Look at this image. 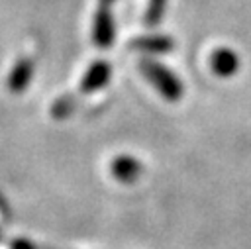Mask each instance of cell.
<instances>
[{"label": "cell", "mask_w": 251, "mask_h": 249, "mask_svg": "<svg viewBox=\"0 0 251 249\" xmlns=\"http://www.w3.org/2000/svg\"><path fill=\"white\" fill-rule=\"evenodd\" d=\"M139 69L143 73V76L155 86V90L165 98V100H171V102H176L182 98L184 94V88H182V82L180 78L171 71L167 69L165 65L153 61V59H143L139 63Z\"/></svg>", "instance_id": "6da1fadb"}, {"label": "cell", "mask_w": 251, "mask_h": 249, "mask_svg": "<svg viewBox=\"0 0 251 249\" xmlns=\"http://www.w3.org/2000/svg\"><path fill=\"white\" fill-rule=\"evenodd\" d=\"M114 35H116V29H114V16L110 12V8L106 4H102L94 16V27H92V39L98 47L102 49H108L112 47L114 43Z\"/></svg>", "instance_id": "7a4b0ae2"}, {"label": "cell", "mask_w": 251, "mask_h": 249, "mask_svg": "<svg viewBox=\"0 0 251 249\" xmlns=\"http://www.w3.org/2000/svg\"><path fill=\"white\" fill-rule=\"evenodd\" d=\"M110 75H112L110 63H106V61H94V63L86 69V73H84V76H82V80H80V90H82L84 94H90V92L100 90L102 86L108 84Z\"/></svg>", "instance_id": "3957f363"}, {"label": "cell", "mask_w": 251, "mask_h": 249, "mask_svg": "<svg viewBox=\"0 0 251 249\" xmlns=\"http://www.w3.org/2000/svg\"><path fill=\"white\" fill-rule=\"evenodd\" d=\"M33 71H35L33 59L31 57H22L12 67V71L8 75V88H10V92L22 94L27 88V84L31 82V78H33Z\"/></svg>", "instance_id": "277c9868"}, {"label": "cell", "mask_w": 251, "mask_h": 249, "mask_svg": "<svg viewBox=\"0 0 251 249\" xmlns=\"http://www.w3.org/2000/svg\"><path fill=\"white\" fill-rule=\"evenodd\" d=\"M210 67L218 76L229 78L239 69V55L227 47H220L210 55Z\"/></svg>", "instance_id": "5b68a950"}, {"label": "cell", "mask_w": 251, "mask_h": 249, "mask_svg": "<svg viewBox=\"0 0 251 249\" xmlns=\"http://www.w3.org/2000/svg\"><path fill=\"white\" fill-rule=\"evenodd\" d=\"M110 171H112V174H114L116 180L127 184V182L137 180V176H139L141 171H143V165H141L135 157H131V155H120V157H116V159L112 161Z\"/></svg>", "instance_id": "8992f818"}, {"label": "cell", "mask_w": 251, "mask_h": 249, "mask_svg": "<svg viewBox=\"0 0 251 249\" xmlns=\"http://www.w3.org/2000/svg\"><path fill=\"white\" fill-rule=\"evenodd\" d=\"M133 49H141L145 53H167L175 49V41L167 35H143L131 41Z\"/></svg>", "instance_id": "52a82bcc"}, {"label": "cell", "mask_w": 251, "mask_h": 249, "mask_svg": "<svg viewBox=\"0 0 251 249\" xmlns=\"http://www.w3.org/2000/svg\"><path fill=\"white\" fill-rule=\"evenodd\" d=\"M167 0H149L147 2V10H145V24L147 25H157L163 20V12H165Z\"/></svg>", "instance_id": "ba28073f"}, {"label": "cell", "mask_w": 251, "mask_h": 249, "mask_svg": "<svg viewBox=\"0 0 251 249\" xmlns=\"http://www.w3.org/2000/svg\"><path fill=\"white\" fill-rule=\"evenodd\" d=\"M75 108H76V102H75L71 96H65V98H59V100L53 104L51 114H53L55 118H67V116H71V114L75 112Z\"/></svg>", "instance_id": "9c48e42d"}, {"label": "cell", "mask_w": 251, "mask_h": 249, "mask_svg": "<svg viewBox=\"0 0 251 249\" xmlns=\"http://www.w3.org/2000/svg\"><path fill=\"white\" fill-rule=\"evenodd\" d=\"M10 249H39V247L25 237H16L10 241Z\"/></svg>", "instance_id": "30bf717a"}, {"label": "cell", "mask_w": 251, "mask_h": 249, "mask_svg": "<svg viewBox=\"0 0 251 249\" xmlns=\"http://www.w3.org/2000/svg\"><path fill=\"white\" fill-rule=\"evenodd\" d=\"M0 214L6 218V220H10V216H12V212H10V206H8V202L4 200V196L0 194Z\"/></svg>", "instance_id": "8fae6325"}, {"label": "cell", "mask_w": 251, "mask_h": 249, "mask_svg": "<svg viewBox=\"0 0 251 249\" xmlns=\"http://www.w3.org/2000/svg\"><path fill=\"white\" fill-rule=\"evenodd\" d=\"M110 2H114V0H102V4H106V6H108Z\"/></svg>", "instance_id": "7c38bea8"}, {"label": "cell", "mask_w": 251, "mask_h": 249, "mask_svg": "<svg viewBox=\"0 0 251 249\" xmlns=\"http://www.w3.org/2000/svg\"><path fill=\"white\" fill-rule=\"evenodd\" d=\"M2 239H4V235H2V231H0V241H2Z\"/></svg>", "instance_id": "4fadbf2b"}, {"label": "cell", "mask_w": 251, "mask_h": 249, "mask_svg": "<svg viewBox=\"0 0 251 249\" xmlns=\"http://www.w3.org/2000/svg\"><path fill=\"white\" fill-rule=\"evenodd\" d=\"M49 249H51V247H49Z\"/></svg>", "instance_id": "5bb4252c"}]
</instances>
